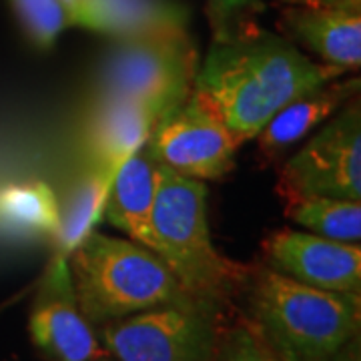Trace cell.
<instances>
[{
	"instance_id": "18",
	"label": "cell",
	"mask_w": 361,
	"mask_h": 361,
	"mask_svg": "<svg viewBox=\"0 0 361 361\" xmlns=\"http://www.w3.org/2000/svg\"><path fill=\"white\" fill-rule=\"evenodd\" d=\"M209 361H279L243 313L227 319Z\"/></svg>"
},
{
	"instance_id": "16",
	"label": "cell",
	"mask_w": 361,
	"mask_h": 361,
	"mask_svg": "<svg viewBox=\"0 0 361 361\" xmlns=\"http://www.w3.org/2000/svg\"><path fill=\"white\" fill-rule=\"evenodd\" d=\"M285 217L319 237L343 243H360L361 201L336 197L285 199Z\"/></svg>"
},
{
	"instance_id": "9",
	"label": "cell",
	"mask_w": 361,
	"mask_h": 361,
	"mask_svg": "<svg viewBox=\"0 0 361 361\" xmlns=\"http://www.w3.org/2000/svg\"><path fill=\"white\" fill-rule=\"evenodd\" d=\"M32 345L47 361H97L109 357L97 329L78 307L68 257L54 255L40 279L28 315Z\"/></svg>"
},
{
	"instance_id": "4",
	"label": "cell",
	"mask_w": 361,
	"mask_h": 361,
	"mask_svg": "<svg viewBox=\"0 0 361 361\" xmlns=\"http://www.w3.org/2000/svg\"><path fill=\"white\" fill-rule=\"evenodd\" d=\"M68 271L78 307L94 329L153 307L193 301L155 251L97 229L71 251Z\"/></svg>"
},
{
	"instance_id": "5",
	"label": "cell",
	"mask_w": 361,
	"mask_h": 361,
	"mask_svg": "<svg viewBox=\"0 0 361 361\" xmlns=\"http://www.w3.org/2000/svg\"><path fill=\"white\" fill-rule=\"evenodd\" d=\"M197 51L187 25H171L115 39L97 75V99H130L159 118L193 90Z\"/></svg>"
},
{
	"instance_id": "15",
	"label": "cell",
	"mask_w": 361,
	"mask_h": 361,
	"mask_svg": "<svg viewBox=\"0 0 361 361\" xmlns=\"http://www.w3.org/2000/svg\"><path fill=\"white\" fill-rule=\"evenodd\" d=\"M115 171L94 165H85L80 177L61 205V227L52 241L54 255L68 257L71 251L89 235L103 217L104 201L113 183Z\"/></svg>"
},
{
	"instance_id": "8",
	"label": "cell",
	"mask_w": 361,
	"mask_h": 361,
	"mask_svg": "<svg viewBox=\"0 0 361 361\" xmlns=\"http://www.w3.org/2000/svg\"><path fill=\"white\" fill-rule=\"evenodd\" d=\"M241 142L201 94H191L161 116L145 149L161 165L197 180L225 177Z\"/></svg>"
},
{
	"instance_id": "3",
	"label": "cell",
	"mask_w": 361,
	"mask_h": 361,
	"mask_svg": "<svg viewBox=\"0 0 361 361\" xmlns=\"http://www.w3.org/2000/svg\"><path fill=\"white\" fill-rule=\"evenodd\" d=\"M149 249L161 257L187 295L235 310L249 265L221 255L213 245L205 180L183 177L161 165Z\"/></svg>"
},
{
	"instance_id": "10",
	"label": "cell",
	"mask_w": 361,
	"mask_h": 361,
	"mask_svg": "<svg viewBox=\"0 0 361 361\" xmlns=\"http://www.w3.org/2000/svg\"><path fill=\"white\" fill-rule=\"evenodd\" d=\"M261 263L299 283L361 295V247L293 229L273 231L261 243Z\"/></svg>"
},
{
	"instance_id": "17",
	"label": "cell",
	"mask_w": 361,
	"mask_h": 361,
	"mask_svg": "<svg viewBox=\"0 0 361 361\" xmlns=\"http://www.w3.org/2000/svg\"><path fill=\"white\" fill-rule=\"evenodd\" d=\"M18 25L39 49H51L56 39L73 26L63 0H8Z\"/></svg>"
},
{
	"instance_id": "2",
	"label": "cell",
	"mask_w": 361,
	"mask_h": 361,
	"mask_svg": "<svg viewBox=\"0 0 361 361\" xmlns=\"http://www.w3.org/2000/svg\"><path fill=\"white\" fill-rule=\"evenodd\" d=\"M239 299L253 325L279 361H331L361 329V295L325 291L269 269L259 261Z\"/></svg>"
},
{
	"instance_id": "20",
	"label": "cell",
	"mask_w": 361,
	"mask_h": 361,
	"mask_svg": "<svg viewBox=\"0 0 361 361\" xmlns=\"http://www.w3.org/2000/svg\"><path fill=\"white\" fill-rule=\"evenodd\" d=\"M331 361H361V339L355 336L337 351Z\"/></svg>"
},
{
	"instance_id": "14",
	"label": "cell",
	"mask_w": 361,
	"mask_h": 361,
	"mask_svg": "<svg viewBox=\"0 0 361 361\" xmlns=\"http://www.w3.org/2000/svg\"><path fill=\"white\" fill-rule=\"evenodd\" d=\"M159 183L161 163L142 147L116 169L104 201V219L145 247H149Z\"/></svg>"
},
{
	"instance_id": "21",
	"label": "cell",
	"mask_w": 361,
	"mask_h": 361,
	"mask_svg": "<svg viewBox=\"0 0 361 361\" xmlns=\"http://www.w3.org/2000/svg\"><path fill=\"white\" fill-rule=\"evenodd\" d=\"M97 361H115L113 357H101V360H97Z\"/></svg>"
},
{
	"instance_id": "11",
	"label": "cell",
	"mask_w": 361,
	"mask_h": 361,
	"mask_svg": "<svg viewBox=\"0 0 361 361\" xmlns=\"http://www.w3.org/2000/svg\"><path fill=\"white\" fill-rule=\"evenodd\" d=\"M285 39L343 71L361 65V0H277Z\"/></svg>"
},
{
	"instance_id": "19",
	"label": "cell",
	"mask_w": 361,
	"mask_h": 361,
	"mask_svg": "<svg viewBox=\"0 0 361 361\" xmlns=\"http://www.w3.org/2000/svg\"><path fill=\"white\" fill-rule=\"evenodd\" d=\"M257 0H209V16H211V25L215 39L217 37H227L235 30H239L241 26V16L255 6Z\"/></svg>"
},
{
	"instance_id": "6",
	"label": "cell",
	"mask_w": 361,
	"mask_h": 361,
	"mask_svg": "<svg viewBox=\"0 0 361 361\" xmlns=\"http://www.w3.org/2000/svg\"><path fill=\"white\" fill-rule=\"evenodd\" d=\"M233 313L193 299L104 323L97 336L115 361H209Z\"/></svg>"
},
{
	"instance_id": "1",
	"label": "cell",
	"mask_w": 361,
	"mask_h": 361,
	"mask_svg": "<svg viewBox=\"0 0 361 361\" xmlns=\"http://www.w3.org/2000/svg\"><path fill=\"white\" fill-rule=\"evenodd\" d=\"M345 73L313 61L285 37L241 26L213 39L207 59L197 68L193 90L245 145L285 104Z\"/></svg>"
},
{
	"instance_id": "13",
	"label": "cell",
	"mask_w": 361,
	"mask_h": 361,
	"mask_svg": "<svg viewBox=\"0 0 361 361\" xmlns=\"http://www.w3.org/2000/svg\"><path fill=\"white\" fill-rule=\"evenodd\" d=\"M355 97H360V77H337L285 104L255 137L259 165H277L295 142L319 129Z\"/></svg>"
},
{
	"instance_id": "12",
	"label": "cell",
	"mask_w": 361,
	"mask_h": 361,
	"mask_svg": "<svg viewBox=\"0 0 361 361\" xmlns=\"http://www.w3.org/2000/svg\"><path fill=\"white\" fill-rule=\"evenodd\" d=\"M159 121L153 109L130 99H94L80 137L85 165L115 171L147 145Z\"/></svg>"
},
{
	"instance_id": "7",
	"label": "cell",
	"mask_w": 361,
	"mask_h": 361,
	"mask_svg": "<svg viewBox=\"0 0 361 361\" xmlns=\"http://www.w3.org/2000/svg\"><path fill=\"white\" fill-rule=\"evenodd\" d=\"M277 193L291 197H336L361 201L360 97L327 118L310 141L283 161Z\"/></svg>"
}]
</instances>
